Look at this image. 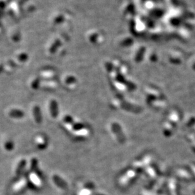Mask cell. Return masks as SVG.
Masks as SVG:
<instances>
[{
	"instance_id": "6da1fadb",
	"label": "cell",
	"mask_w": 195,
	"mask_h": 195,
	"mask_svg": "<svg viewBox=\"0 0 195 195\" xmlns=\"http://www.w3.org/2000/svg\"><path fill=\"white\" fill-rule=\"evenodd\" d=\"M51 113L52 116L55 117L57 115V106L56 102L53 101L51 103Z\"/></svg>"
},
{
	"instance_id": "7a4b0ae2",
	"label": "cell",
	"mask_w": 195,
	"mask_h": 195,
	"mask_svg": "<svg viewBox=\"0 0 195 195\" xmlns=\"http://www.w3.org/2000/svg\"><path fill=\"white\" fill-rule=\"evenodd\" d=\"M34 117L35 119H36V122L39 123L41 122V115H40V111L39 110V108L36 107H34Z\"/></svg>"
},
{
	"instance_id": "3957f363",
	"label": "cell",
	"mask_w": 195,
	"mask_h": 195,
	"mask_svg": "<svg viewBox=\"0 0 195 195\" xmlns=\"http://www.w3.org/2000/svg\"><path fill=\"white\" fill-rule=\"evenodd\" d=\"M10 116L13 117H22L24 116V114L20 110H13L10 112Z\"/></svg>"
},
{
	"instance_id": "277c9868",
	"label": "cell",
	"mask_w": 195,
	"mask_h": 195,
	"mask_svg": "<svg viewBox=\"0 0 195 195\" xmlns=\"http://www.w3.org/2000/svg\"><path fill=\"white\" fill-rule=\"evenodd\" d=\"M79 136H86L87 135L88 132L87 129H82V130H80L79 131H78L77 132H76Z\"/></svg>"
}]
</instances>
